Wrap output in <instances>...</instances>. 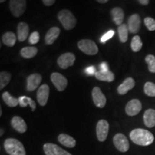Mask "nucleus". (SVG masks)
I'll return each instance as SVG.
<instances>
[{"mask_svg": "<svg viewBox=\"0 0 155 155\" xmlns=\"http://www.w3.org/2000/svg\"><path fill=\"white\" fill-rule=\"evenodd\" d=\"M2 97V99L5 104L9 107H16L19 104V100L15 97L12 96L8 91L4 92Z\"/></svg>", "mask_w": 155, "mask_h": 155, "instance_id": "obj_26", "label": "nucleus"}, {"mask_svg": "<svg viewBox=\"0 0 155 155\" xmlns=\"http://www.w3.org/2000/svg\"><path fill=\"white\" fill-rule=\"evenodd\" d=\"M114 35V30H110L108 31V32H106L101 37V42H102V43H104V42H106L107 40H109V39H111L112 37Z\"/></svg>", "mask_w": 155, "mask_h": 155, "instance_id": "obj_35", "label": "nucleus"}, {"mask_svg": "<svg viewBox=\"0 0 155 155\" xmlns=\"http://www.w3.org/2000/svg\"><path fill=\"white\" fill-rule=\"evenodd\" d=\"M78 47L83 53L88 55H96L98 52V46L95 42L88 39L81 40L78 43Z\"/></svg>", "mask_w": 155, "mask_h": 155, "instance_id": "obj_4", "label": "nucleus"}, {"mask_svg": "<svg viewBox=\"0 0 155 155\" xmlns=\"http://www.w3.org/2000/svg\"><path fill=\"white\" fill-rule=\"evenodd\" d=\"M58 19L66 30H71L76 25V19L68 9H63L58 12Z\"/></svg>", "mask_w": 155, "mask_h": 155, "instance_id": "obj_3", "label": "nucleus"}, {"mask_svg": "<svg viewBox=\"0 0 155 155\" xmlns=\"http://www.w3.org/2000/svg\"><path fill=\"white\" fill-rule=\"evenodd\" d=\"M2 40L5 45L8 46V47H13L16 43L17 38L15 33L12 32H7L3 35Z\"/></svg>", "mask_w": 155, "mask_h": 155, "instance_id": "obj_24", "label": "nucleus"}, {"mask_svg": "<svg viewBox=\"0 0 155 155\" xmlns=\"http://www.w3.org/2000/svg\"><path fill=\"white\" fill-rule=\"evenodd\" d=\"M30 28L26 22H21L17 25V39L19 42H23L28 37Z\"/></svg>", "mask_w": 155, "mask_h": 155, "instance_id": "obj_19", "label": "nucleus"}, {"mask_svg": "<svg viewBox=\"0 0 155 155\" xmlns=\"http://www.w3.org/2000/svg\"><path fill=\"white\" fill-rule=\"evenodd\" d=\"M11 80V74L6 71L0 73V89H3Z\"/></svg>", "mask_w": 155, "mask_h": 155, "instance_id": "obj_30", "label": "nucleus"}, {"mask_svg": "<svg viewBox=\"0 0 155 155\" xmlns=\"http://www.w3.org/2000/svg\"><path fill=\"white\" fill-rule=\"evenodd\" d=\"M52 83L59 91H63L68 86V80L64 75L59 73H52L50 76Z\"/></svg>", "mask_w": 155, "mask_h": 155, "instance_id": "obj_8", "label": "nucleus"}, {"mask_svg": "<svg viewBox=\"0 0 155 155\" xmlns=\"http://www.w3.org/2000/svg\"><path fill=\"white\" fill-rule=\"evenodd\" d=\"M38 48L36 47H25L20 50V55L24 58H32L38 54Z\"/></svg>", "mask_w": 155, "mask_h": 155, "instance_id": "obj_25", "label": "nucleus"}, {"mask_svg": "<svg viewBox=\"0 0 155 155\" xmlns=\"http://www.w3.org/2000/svg\"><path fill=\"white\" fill-rule=\"evenodd\" d=\"M39 40H40V35H39L38 32H37V31H35V32H32L30 35V38H29V42L31 45H35L38 43Z\"/></svg>", "mask_w": 155, "mask_h": 155, "instance_id": "obj_34", "label": "nucleus"}, {"mask_svg": "<svg viewBox=\"0 0 155 155\" xmlns=\"http://www.w3.org/2000/svg\"><path fill=\"white\" fill-rule=\"evenodd\" d=\"M145 61L148 65V70L150 72L155 73V56L148 55L145 58Z\"/></svg>", "mask_w": 155, "mask_h": 155, "instance_id": "obj_32", "label": "nucleus"}, {"mask_svg": "<svg viewBox=\"0 0 155 155\" xmlns=\"http://www.w3.org/2000/svg\"><path fill=\"white\" fill-rule=\"evenodd\" d=\"M141 17L138 14H134L129 17L128 20V28L131 33H137L140 30Z\"/></svg>", "mask_w": 155, "mask_h": 155, "instance_id": "obj_15", "label": "nucleus"}, {"mask_svg": "<svg viewBox=\"0 0 155 155\" xmlns=\"http://www.w3.org/2000/svg\"><path fill=\"white\" fill-rule=\"evenodd\" d=\"M144 24L150 31L155 30V19L152 17H146L144 19Z\"/></svg>", "mask_w": 155, "mask_h": 155, "instance_id": "obj_33", "label": "nucleus"}, {"mask_svg": "<svg viewBox=\"0 0 155 155\" xmlns=\"http://www.w3.org/2000/svg\"><path fill=\"white\" fill-rule=\"evenodd\" d=\"M2 108H0V116H2Z\"/></svg>", "mask_w": 155, "mask_h": 155, "instance_id": "obj_41", "label": "nucleus"}, {"mask_svg": "<svg viewBox=\"0 0 155 155\" xmlns=\"http://www.w3.org/2000/svg\"><path fill=\"white\" fill-rule=\"evenodd\" d=\"M42 81V75L40 73H33L29 75L27 79V90L28 91H33L40 85Z\"/></svg>", "mask_w": 155, "mask_h": 155, "instance_id": "obj_14", "label": "nucleus"}, {"mask_svg": "<svg viewBox=\"0 0 155 155\" xmlns=\"http://www.w3.org/2000/svg\"><path fill=\"white\" fill-rule=\"evenodd\" d=\"M100 71H104V72H106V71H108V64L106 63H102L100 65Z\"/></svg>", "mask_w": 155, "mask_h": 155, "instance_id": "obj_37", "label": "nucleus"}, {"mask_svg": "<svg viewBox=\"0 0 155 155\" xmlns=\"http://www.w3.org/2000/svg\"><path fill=\"white\" fill-rule=\"evenodd\" d=\"M2 135V129H1V136Z\"/></svg>", "mask_w": 155, "mask_h": 155, "instance_id": "obj_42", "label": "nucleus"}, {"mask_svg": "<svg viewBox=\"0 0 155 155\" xmlns=\"http://www.w3.org/2000/svg\"><path fill=\"white\" fill-rule=\"evenodd\" d=\"M111 14L113 21L116 25L120 26L122 25V22L124 18V13L123 9L120 7H114L111 9Z\"/></svg>", "mask_w": 155, "mask_h": 155, "instance_id": "obj_22", "label": "nucleus"}, {"mask_svg": "<svg viewBox=\"0 0 155 155\" xmlns=\"http://www.w3.org/2000/svg\"><path fill=\"white\" fill-rule=\"evenodd\" d=\"M75 56L71 53H66L61 55L58 59V64L62 69H66L72 66L75 63Z\"/></svg>", "mask_w": 155, "mask_h": 155, "instance_id": "obj_10", "label": "nucleus"}, {"mask_svg": "<svg viewBox=\"0 0 155 155\" xmlns=\"http://www.w3.org/2000/svg\"><path fill=\"white\" fill-rule=\"evenodd\" d=\"M50 94V88L47 84H43L39 88L37 93V99L40 106H45L47 104Z\"/></svg>", "mask_w": 155, "mask_h": 155, "instance_id": "obj_13", "label": "nucleus"}, {"mask_svg": "<svg viewBox=\"0 0 155 155\" xmlns=\"http://www.w3.org/2000/svg\"><path fill=\"white\" fill-rule=\"evenodd\" d=\"M42 3H43L45 6L50 7V6L54 5V4L55 3V0H43V1H42Z\"/></svg>", "mask_w": 155, "mask_h": 155, "instance_id": "obj_38", "label": "nucleus"}, {"mask_svg": "<svg viewBox=\"0 0 155 155\" xmlns=\"http://www.w3.org/2000/svg\"><path fill=\"white\" fill-rule=\"evenodd\" d=\"M129 32V28H128V25L125 24H122L118 28V33H119V40L123 43L127 41Z\"/></svg>", "mask_w": 155, "mask_h": 155, "instance_id": "obj_28", "label": "nucleus"}, {"mask_svg": "<svg viewBox=\"0 0 155 155\" xmlns=\"http://www.w3.org/2000/svg\"><path fill=\"white\" fill-rule=\"evenodd\" d=\"M135 86V81L132 78L129 77L126 78L124 82L118 87L117 92L119 95H125L127 94L129 91L134 88Z\"/></svg>", "mask_w": 155, "mask_h": 155, "instance_id": "obj_16", "label": "nucleus"}, {"mask_svg": "<svg viewBox=\"0 0 155 155\" xmlns=\"http://www.w3.org/2000/svg\"><path fill=\"white\" fill-rule=\"evenodd\" d=\"M43 150L46 155H72L67 151L64 150L57 144L46 143L43 146Z\"/></svg>", "mask_w": 155, "mask_h": 155, "instance_id": "obj_9", "label": "nucleus"}, {"mask_svg": "<svg viewBox=\"0 0 155 155\" xmlns=\"http://www.w3.org/2000/svg\"><path fill=\"white\" fill-rule=\"evenodd\" d=\"M108 131H109L108 122L104 119L100 120L96 125V134L98 141L101 142L105 141L107 138Z\"/></svg>", "mask_w": 155, "mask_h": 155, "instance_id": "obj_6", "label": "nucleus"}, {"mask_svg": "<svg viewBox=\"0 0 155 155\" xmlns=\"http://www.w3.org/2000/svg\"><path fill=\"white\" fill-rule=\"evenodd\" d=\"M139 2L140 3L141 5H147L150 3V1H149V0H139Z\"/></svg>", "mask_w": 155, "mask_h": 155, "instance_id": "obj_39", "label": "nucleus"}, {"mask_svg": "<svg viewBox=\"0 0 155 155\" xmlns=\"http://www.w3.org/2000/svg\"><path fill=\"white\" fill-rule=\"evenodd\" d=\"M95 76H96L97 80L101 81H107V82H112L115 79V75L110 71H106V72L100 71L98 72H96Z\"/></svg>", "mask_w": 155, "mask_h": 155, "instance_id": "obj_23", "label": "nucleus"}, {"mask_svg": "<svg viewBox=\"0 0 155 155\" xmlns=\"http://www.w3.org/2000/svg\"><path fill=\"white\" fill-rule=\"evenodd\" d=\"M5 149L9 155H26L25 149L22 142L14 138L7 139L5 141Z\"/></svg>", "mask_w": 155, "mask_h": 155, "instance_id": "obj_2", "label": "nucleus"}, {"mask_svg": "<svg viewBox=\"0 0 155 155\" xmlns=\"http://www.w3.org/2000/svg\"><path fill=\"white\" fill-rule=\"evenodd\" d=\"M142 45L143 43L139 35H136L134 37L131 42V50H132L134 52H135V53H137V52H139V50H141V48H142Z\"/></svg>", "mask_w": 155, "mask_h": 155, "instance_id": "obj_29", "label": "nucleus"}, {"mask_svg": "<svg viewBox=\"0 0 155 155\" xmlns=\"http://www.w3.org/2000/svg\"><path fill=\"white\" fill-rule=\"evenodd\" d=\"M27 2L25 0H11L9 1V9L13 16L19 17L24 14L26 10Z\"/></svg>", "mask_w": 155, "mask_h": 155, "instance_id": "obj_5", "label": "nucleus"}, {"mask_svg": "<svg viewBox=\"0 0 155 155\" xmlns=\"http://www.w3.org/2000/svg\"><path fill=\"white\" fill-rule=\"evenodd\" d=\"M58 139L62 145L68 148H73L76 144V141L75 140V139L66 134H61L58 136Z\"/></svg>", "mask_w": 155, "mask_h": 155, "instance_id": "obj_21", "label": "nucleus"}, {"mask_svg": "<svg viewBox=\"0 0 155 155\" xmlns=\"http://www.w3.org/2000/svg\"><path fill=\"white\" fill-rule=\"evenodd\" d=\"M60 33H61V30L58 27H53L50 28L45 37V43L48 45L53 44L54 42L57 40L58 36L60 35Z\"/></svg>", "mask_w": 155, "mask_h": 155, "instance_id": "obj_18", "label": "nucleus"}, {"mask_svg": "<svg viewBox=\"0 0 155 155\" xmlns=\"http://www.w3.org/2000/svg\"><path fill=\"white\" fill-rule=\"evenodd\" d=\"M144 122L146 127L153 128L155 127V110L152 108L147 109L144 114Z\"/></svg>", "mask_w": 155, "mask_h": 155, "instance_id": "obj_20", "label": "nucleus"}, {"mask_svg": "<svg viewBox=\"0 0 155 155\" xmlns=\"http://www.w3.org/2000/svg\"><path fill=\"white\" fill-rule=\"evenodd\" d=\"M92 98L94 104L98 108H104L106 104V98L99 87H94L92 91Z\"/></svg>", "mask_w": 155, "mask_h": 155, "instance_id": "obj_11", "label": "nucleus"}, {"mask_svg": "<svg viewBox=\"0 0 155 155\" xmlns=\"http://www.w3.org/2000/svg\"><path fill=\"white\" fill-rule=\"evenodd\" d=\"M144 94L150 97H155V84L152 82H147L144 87Z\"/></svg>", "mask_w": 155, "mask_h": 155, "instance_id": "obj_31", "label": "nucleus"}, {"mask_svg": "<svg viewBox=\"0 0 155 155\" xmlns=\"http://www.w3.org/2000/svg\"><path fill=\"white\" fill-rule=\"evenodd\" d=\"M18 100H19V105L21 107L24 108V107H26L28 105H29L31 107L32 111H34L35 110L36 104L31 98L22 96L19 97Z\"/></svg>", "mask_w": 155, "mask_h": 155, "instance_id": "obj_27", "label": "nucleus"}, {"mask_svg": "<svg viewBox=\"0 0 155 155\" xmlns=\"http://www.w3.org/2000/svg\"><path fill=\"white\" fill-rule=\"evenodd\" d=\"M11 124L12 127H13V129L17 131H18L19 133L23 134L27 131V124L24 121V119H22L19 116H15L12 118L11 120Z\"/></svg>", "mask_w": 155, "mask_h": 155, "instance_id": "obj_17", "label": "nucleus"}, {"mask_svg": "<svg viewBox=\"0 0 155 155\" xmlns=\"http://www.w3.org/2000/svg\"><path fill=\"white\" fill-rule=\"evenodd\" d=\"M114 144L116 148L121 152H126L129 150V141L125 135L123 134H117L114 136Z\"/></svg>", "mask_w": 155, "mask_h": 155, "instance_id": "obj_7", "label": "nucleus"}, {"mask_svg": "<svg viewBox=\"0 0 155 155\" xmlns=\"http://www.w3.org/2000/svg\"><path fill=\"white\" fill-rule=\"evenodd\" d=\"M98 3H101V4H104V3H106V2H108V0H98Z\"/></svg>", "mask_w": 155, "mask_h": 155, "instance_id": "obj_40", "label": "nucleus"}, {"mask_svg": "<svg viewBox=\"0 0 155 155\" xmlns=\"http://www.w3.org/2000/svg\"><path fill=\"white\" fill-rule=\"evenodd\" d=\"M131 140L139 146H149L154 140V137L150 131L144 129H135L129 134Z\"/></svg>", "mask_w": 155, "mask_h": 155, "instance_id": "obj_1", "label": "nucleus"}, {"mask_svg": "<svg viewBox=\"0 0 155 155\" xmlns=\"http://www.w3.org/2000/svg\"><path fill=\"white\" fill-rule=\"evenodd\" d=\"M141 108L142 106L140 101L138 99H132L127 103L125 111L128 116H134L141 111Z\"/></svg>", "mask_w": 155, "mask_h": 155, "instance_id": "obj_12", "label": "nucleus"}, {"mask_svg": "<svg viewBox=\"0 0 155 155\" xmlns=\"http://www.w3.org/2000/svg\"><path fill=\"white\" fill-rule=\"evenodd\" d=\"M85 72H86L88 75H96V68L94 66H89L86 68V70H85Z\"/></svg>", "mask_w": 155, "mask_h": 155, "instance_id": "obj_36", "label": "nucleus"}]
</instances>
